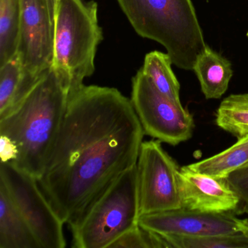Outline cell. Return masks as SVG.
I'll return each instance as SVG.
<instances>
[{
	"label": "cell",
	"instance_id": "10",
	"mask_svg": "<svg viewBox=\"0 0 248 248\" xmlns=\"http://www.w3.org/2000/svg\"><path fill=\"white\" fill-rule=\"evenodd\" d=\"M237 217L232 212L205 213L185 207L140 216L143 229L164 235L197 237L239 232Z\"/></svg>",
	"mask_w": 248,
	"mask_h": 248
},
{
	"label": "cell",
	"instance_id": "25",
	"mask_svg": "<svg viewBox=\"0 0 248 248\" xmlns=\"http://www.w3.org/2000/svg\"><path fill=\"white\" fill-rule=\"evenodd\" d=\"M247 37H248V33H247Z\"/></svg>",
	"mask_w": 248,
	"mask_h": 248
},
{
	"label": "cell",
	"instance_id": "7",
	"mask_svg": "<svg viewBox=\"0 0 248 248\" xmlns=\"http://www.w3.org/2000/svg\"><path fill=\"white\" fill-rule=\"evenodd\" d=\"M0 182L5 185L40 248H64V223L43 194L37 179L11 162H1Z\"/></svg>",
	"mask_w": 248,
	"mask_h": 248
},
{
	"label": "cell",
	"instance_id": "21",
	"mask_svg": "<svg viewBox=\"0 0 248 248\" xmlns=\"http://www.w3.org/2000/svg\"><path fill=\"white\" fill-rule=\"evenodd\" d=\"M226 178L239 197V206L235 214L248 215V165L232 171L226 175Z\"/></svg>",
	"mask_w": 248,
	"mask_h": 248
},
{
	"label": "cell",
	"instance_id": "12",
	"mask_svg": "<svg viewBox=\"0 0 248 248\" xmlns=\"http://www.w3.org/2000/svg\"><path fill=\"white\" fill-rule=\"evenodd\" d=\"M0 248H40L2 182H0Z\"/></svg>",
	"mask_w": 248,
	"mask_h": 248
},
{
	"label": "cell",
	"instance_id": "9",
	"mask_svg": "<svg viewBox=\"0 0 248 248\" xmlns=\"http://www.w3.org/2000/svg\"><path fill=\"white\" fill-rule=\"evenodd\" d=\"M54 24L46 0H21V24L17 56L28 92L39 77L52 66Z\"/></svg>",
	"mask_w": 248,
	"mask_h": 248
},
{
	"label": "cell",
	"instance_id": "1",
	"mask_svg": "<svg viewBox=\"0 0 248 248\" xmlns=\"http://www.w3.org/2000/svg\"><path fill=\"white\" fill-rule=\"evenodd\" d=\"M131 101L116 88L71 91L63 123L37 180L64 223L137 163L144 135Z\"/></svg>",
	"mask_w": 248,
	"mask_h": 248
},
{
	"label": "cell",
	"instance_id": "19",
	"mask_svg": "<svg viewBox=\"0 0 248 248\" xmlns=\"http://www.w3.org/2000/svg\"><path fill=\"white\" fill-rule=\"evenodd\" d=\"M162 235L172 248H248V238L241 232L197 237Z\"/></svg>",
	"mask_w": 248,
	"mask_h": 248
},
{
	"label": "cell",
	"instance_id": "22",
	"mask_svg": "<svg viewBox=\"0 0 248 248\" xmlns=\"http://www.w3.org/2000/svg\"><path fill=\"white\" fill-rule=\"evenodd\" d=\"M19 150L16 143L5 135H0L1 162H13L18 157Z\"/></svg>",
	"mask_w": 248,
	"mask_h": 248
},
{
	"label": "cell",
	"instance_id": "5",
	"mask_svg": "<svg viewBox=\"0 0 248 248\" xmlns=\"http://www.w3.org/2000/svg\"><path fill=\"white\" fill-rule=\"evenodd\" d=\"M103 38L96 2L57 0L51 66L70 79L72 89L94 73L95 54Z\"/></svg>",
	"mask_w": 248,
	"mask_h": 248
},
{
	"label": "cell",
	"instance_id": "17",
	"mask_svg": "<svg viewBox=\"0 0 248 248\" xmlns=\"http://www.w3.org/2000/svg\"><path fill=\"white\" fill-rule=\"evenodd\" d=\"M216 124L237 139L248 136V93L232 94L220 103Z\"/></svg>",
	"mask_w": 248,
	"mask_h": 248
},
{
	"label": "cell",
	"instance_id": "6",
	"mask_svg": "<svg viewBox=\"0 0 248 248\" xmlns=\"http://www.w3.org/2000/svg\"><path fill=\"white\" fill-rule=\"evenodd\" d=\"M130 101L147 136L172 146L192 137V114L161 93L141 69L132 79Z\"/></svg>",
	"mask_w": 248,
	"mask_h": 248
},
{
	"label": "cell",
	"instance_id": "11",
	"mask_svg": "<svg viewBox=\"0 0 248 248\" xmlns=\"http://www.w3.org/2000/svg\"><path fill=\"white\" fill-rule=\"evenodd\" d=\"M182 207L205 213H234L239 200L226 177L213 176L183 167L179 172Z\"/></svg>",
	"mask_w": 248,
	"mask_h": 248
},
{
	"label": "cell",
	"instance_id": "26",
	"mask_svg": "<svg viewBox=\"0 0 248 248\" xmlns=\"http://www.w3.org/2000/svg\"></svg>",
	"mask_w": 248,
	"mask_h": 248
},
{
	"label": "cell",
	"instance_id": "14",
	"mask_svg": "<svg viewBox=\"0 0 248 248\" xmlns=\"http://www.w3.org/2000/svg\"><path fill=\"white\" fill-rule=\"evenodd\" d=\"M248 164V136L220 153L186 165L191 170L217 177H226L232 171Z\"/></svg>",
	"mask_w": 248,
	"mask_h": 248
},
{
	"label": "cell",
	"instance_id": "3",
	"mask_svg": "<svg viewBox=\"0 0 248 248\" xmlns=\"http://www.w3.org/2000/svg\"><path fill=\"white\" fill-rule=\"evenodd\" d=\"M138 34L160 43L172 63L193 70L207 47L191 0H117Z\"/></svg>",
	"mask_w": 248,
	"mask_h": 248
},
{
	"label": "cell",
	"instance_id": "20",
	"mask_svg": "<svg viewBox=\"0 0 248 248\" xmlns=\"http://www.w3.org/2000/svg\"><path fill=\"white\" fill-rule=\"evenodd\" d=\"M165 236L151 232L140 225L130 229L116 239L109 248H168Z\"/></svg>",
	"mask_w": 248,
	"mask_h": 248
},
{
	"label": "cell",
	"instance_id": "23",
	"mask_svg": "<svg viewBox=\"0 0 248 248\" xmlns=\"http://www.w3.org/2000/svg\"><path fill=\"white\" fill-rule=\"evenodd\" d=\"M239 232H242L248 238V219H237Z\"/></svg>",
	"mask_w": 248,
	"mask_h": 248
},
{
	"label": "cell",
	"instance_id": "8",
	"mask_svg": "<svg viewBox=\"0 0 248 248\" xmlns=\"http://www.w3.org/2000/svg\"><path fill=\"white\" fill-rule=\"evenodd\" d=\"M136 166L140 216L182 207L181 168L164 150L161 141L142 142Z\"/></svg>",
	"mask_w": 248,
	"mask_h": 248
},
{
	"label": "cell",
	"instance_id": "13",
	"mask_svg": "<svg viewBox=\"0 0 248 248\" xmlns=\"http://www.w3.org/2000/svg\"><path fill=\"white\" fill-rule=\"evenodd\" d=\"M207 99H218L227 91L233 76L232 63L207 46L199 56L194 69Z\"/></svg>",
	"mask_w": 248,
	"mask_h": 248
},
{
	"label": "cell",
	"instance_id": "18",
	"mask_svg": "<svg viewBox=\"0 0 248 248\" xmlns=\"http://www.w3.org/2000/svg\"><path fill=\"white\" fill-rule=\"evenodd\" d=\"M24 73L18 56L0 66V117L8 114L27 93Z\"/></svg>",
	"mask_w": 248,
	"mask_h": 248
},
{
	"label": "cell",
	"instance_id": "16",
	"mask_svg": "<svg viewBox=\"0 0 248 248\" xmlns=\"http://www.w3.org/2000/svg\"><path fill=\"white\" fill-rule=\"evenodd\" d=\"M21 0H0V66L16 56Z\"/></svg>",
	"mask_w": 248,
	"mask_h": 248
},
{
	"label": "cell",
	"instance_id": "24",
	"mask_svg": "<svg viewBox=\"0 0 248 248\" xmlns=\"http://www.w3.org/2000/svg\"><path fill=\"white\" fill-rule=\"evenodd\" d=\"M47 7H48L49 12H50V18L54 24L55 9H56V2L57 0H46Z\"/></svg>",
	"mask_w": 248,
	"mask_h": 248
},
{
	"label": "cell",
	"instance_id": "15",
	"mask_svg": "<svg viewBox=\"0 0 248 248\" xmlns=\"http://www.w3.org/2000/svg\"><path fill=\"white\" fill-rule=\"evenodd\" d=\"M172 64L168 53L155 50L145 56L141 70L161 93L176 104H181L180 84L171 69Z\"/></svg>",
	"mask_w": 248,
	"mask_h": 248
},
{
	"label": "cell",
	"instance_id": "2",
	"mask_svg": "<svg viewBox=\"0 0 248 248\" xmlns=\"http://www.w3.org/2000/svg\"><path fill=\"white\" fill-rule=\"evenodd\" d=\"M72 91L70 79L50 66L20 102L0 117V135L18 147L11 163L38 180L63 123Z\"/></svg>",
	"mask_w": 248,
	"mask_h": 248
},
{
	"label": "cell",
	"instance_id": "4",
	"mask_svg": "<svg viewBox=\"0 0 248 248\" xmlns=\"http://www.w3.org/2000/svg\"><path fill=\"white\" fill-rule=\"evenodd\" d=\"M137 166L119 175L69 223L72 247L109 248L122 235L139 225Z\"/></svg>",
	"mask_w": 248,
	"mask_h": 248
}]
</instances>
